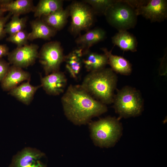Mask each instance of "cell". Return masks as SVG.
<instances>
[{
    "mask_svg": "<svg viewBox=\"0 0 167 167\" xmlns=\"http://www.w3.org/2000/svg\"><path fill=\"white\" fill-rule=\"evenodd\" d=\"M61 102L66 116L76 125L85 124L107 110L105 104L95 99L80 85H70Z\"/></svg>",
    "mask_w": 167,
    "mask_h": 167,
    "instance_id": "cell-1",
    "label": "cell"
},
{
    "mask_svg": "<svg viewBox=\"0 0 167 167\" xmlns=\"http://www.w3.org/2000/svg\"><path fill=\"white\" fill-rule=\"evenodd\" d=\"M117 82V77L113 71L110 68H105L89 72L84 77L80 86L101 103L110 104L113 102Z\"/></svg>",
    "mask_w": 167,
    "mask_h": 167,
    "instance_id": "cell-2",
    "label": "cell"
},
{
    "mask_svg": "<svg viewBox=\"0 0 167 167\" xmlns=\"http://www.w3.org/2000/svg\"><path fill=\"white\" fill-rule=\"evenodd\" d=\"M89 127L93 141L101 147L114 146L122 134L121 124L114 117H107L92 122L90 123Z\"/></svg>",
    "mask_w": 167,
    "mask_h": 167,
    "instance_id": "cell-3",
    "label": "cell"
},
{
    "mask_svg": "<svg viewBox=\"0 0 167 167\" xmlns=\"http://www.w3.org/2000/svg\"><path fill=\"white\" fill-rule=\"evenodd\" d=\"M104 15L108 23L118 31L133 28L136 24L135 8L129 0H116Z\"/></svg>",
    "mask_w": 167,
    "mask_h": 167,
    "instance_id": "cell-4",
    "label": "cell"
},
{
    "mask_svg": "<svg viewBox=\"0 0 167 167\" xmlns=\"http://www.w3.org/2000/svg\"><path fill=\"white\" fill-rule=\"evenodd\" d=\"M113 102L115 111L122 117L136 116L142 111L141 96L138 91L131 87H126L118 90Z\"/></svg>",
    "mask_w": 167,
    "mask_h": 167,
    "instance_id": "cell-5",
    "label": "cell"
},
{
    "mask_svg": "<svg viewBox=\"0 0 167 167\" xmlns=\"http://www.w3.org/2000/svg\"><path fill=\"white\" fill-rule=\"evenodd\" d=\"M71 22L69 30L74 36L92 26L96 15L91 7L84 1L73 2L68 6Z\"/></svg>",
    "mask_w": 167,
    "mask_h": 167,
    "instance_id": "cell-6",
    "label": "cell"
},
{
    "mask_svg": "<svg viewBox=\"0 0 167 167\" xmlns=\"http://www.w3.org/2000/svg\"><path fill=\"white\" fill-rule=\"evenodd\" d=\"M65 57L61 43L57 41L44 44L38 55L46 75L59 71L61 64L64 61Z\"/></svg>",
    "mask_w": 167,
    "mask_h": 167,
    "instance_id": "cell-7",
    "label": "cell"
},
{
    "mask_svg": "<svg viewBox=\"0 0 167 167\" xmlns=\"http://www.w3.org/2000/svg\"><path fill=\"white\" fill-rule=\"evenodd\" d=\"M45 155L39 150L25 147L14 155L8 167H47Z\"/></svg>",
    "mask_w": 167,
    "mask_h": 167,
    "instance_id": "cell-8",
    "label": "cell"
},
{
    "mask_svg": "<svg viewBox=\"0 0 167 167\" xmlns=\"http://www.w3.org/2000/svg\"><path fill=\"white\" fill-rule=\"evenodd\" d=\"M38 48L37 45L33 44L17 47L7 55L9 63L21 68L33 65L38 58Z\"/></svg>",
    "mask_w": 167,
    "mask_h": 167,
    "instance_id": "cell-9",
    "label": "cell"
},
{
    "mask_svg": "<svg viewBox=\"0 0 167 167\" xmlns=\"http://www.w3.org/2000/svg\"><path fill=\"white\" fill-rule=\"evenodd\" d=\"M137 15H141L152 22H161L167 17V2L165 0H151L136 9Z\"/></svg>",
    "mask_w": 167,
    "mask_h": 167,
    "instance_id": "cell-10",
    "label": "cell"
},
{
    "mask_svg": "<svg viewBox=\"0 0 167 167\" xmlns=\"http://www.w3.org/2000/svg\"><path fill=\"white\" fill-rule=\"evenodd\" d=\"M41 87L47 94L56 96L64 92L67 80L64 73L59 71L41 78Z\"/></svg>",
    "mask_w": 167,
    "mask_h": 167,
    "instance_id": "cell-11",
    "label": "cell"
},
{
    "mask_svg": "<svg viewBox=\"0 0 167 167\" xmlns=\"http://www.w3.org/2000/svg\"><path fill=\"white\" fill-rule=\"evenodd\" d=\"M30 75L22 68L13 65L11 66L5 77L1 82L2 88L9 91L25 80H30Z\"/></svg>",
    "mask_w": 167,
    "mask_h": 167,
    "instance_id": "cell-12",
    "label": "cell"
},
{
    "mask_svg": "<svg viewBox=\"0 0 167 167\" xmlns=\"http://www.w3.org/2000/svg\"><path fill=\"white\" fill-rule=\"evenodd\" d=\"M106 32L103 29L96 28L87 31L84 34L79 36L75 40L79 48L82 50L84 54L89 51L90 47L104 40Z\"/></svg>",
    "mask_w": 167,
    "mask_h": 167,
    "instance_id": "cell-13",
    "label": "cell"
},
{
    "mask_svg": "<svg viewBox=\"0 0 167 167\" xmlns=\"http://www.w3.org/2000/svg\"><path fill=\"white\" fill-rule=\"evenodd\" d=\"M34 7L31 0H0V8L12 15L19 16L33 11Z\"/></svg>",
    "mask_w": 167,
    "mask_h": 167,
    "instance_id": "cell-14",
    "label": "cell"
},
{
    "mask_svg": "<svg viewBox=\"0 0 167 167\" xmlns=\"http://www.w3.org/2000/svg\"><path fill=\"white\" fill-rule=\"evenodd\" d=\"M83 55L82 50L78 48L65 55L66 69L70 76L74 79H77L79 76L83 64Z\"/></svg>",
    "mask_w": 167,
    "mask_h": 167,
    "instance_id": "cell-15",
    "label": "cell"
},
{
    "mask_svg": "<svg viewBox=\"0 0 167 167\" xmlns=\"http://www.w3.org/2000/svg\"><path fill=\"white\" fill-rule=\"evenodd\" d=\"M32 31L28 33V40L37 39L49 40L54 36L56 31L50 27L42 19L37 18L30 22Z\"/></svg>",
    "mask_w": 167,
    "mask_h": 167,
    "instance_id": "cell-16",
    "label": "cell"
},
{
    "mask_svg": "<svg viewBox=\"0 0 167 167\" xmlns=\"http://www.w3.org/2000/svg\"><path fill=\"white\" fill-rule=\"evenodd\" d=\"M101 49L107 56L108 64L113 71L125 75H128L131 73V66L128 61L121 56L113 54L112 50L109 51L105 48H101Z\"/></svg>",
    "mask_w": 167,
    "mask_h": 167,
    "instance_id": "cell-17",
    "label": "cell"
},
{
    "mask_svg": "<svg viewBox=\"0 0 167 167\" xmlns=\"http://www.w3.org/2000/svg\"><path fill=\"white\" fill-rule=\"evenodd\" d=\"M29 81H27L11 89L9 91V94L24 104L29 105L37 90L41 87V85L33 86L30 84Z\"/></svg>",
    "mask_w": 167,
    "mask_h": 167,
    "instance_id": "cell-18",
    "label": "cell"
},
{
    "mask_svg": "<svg viewBox=\"0 0 167 167\" xmlns=\"http://www.w3.org/2000/svg\"><path fill=\"white\" fill-rule=\"evenodd\" d=\"M83 63L87 71L91 72L105 68L108 64V59L104 54H100L88 51L83 55Z\"/></svg>",
    "mask_w": 167,
    "mask_h": 167,
    "instance_id": "cell-19",
    "label": "cell"
},
{
    "mask_svg": "<svg viewBox=\"0 0 167 167\" xmlns=\"http://www.w3.org/2000/svg\"><path fill=\"white\" fill-rule=\"evenodd\" d=\"M112 43L123 51H137V42L135 37L127 31H120L112 38Z\"/></svg>",
    "mask_w": 167,
    "mask_h": 167,
    "instance_id": "cell-20",
    "label": "cell"
},
{
    "mask_svg": "<svg viewBox=\"0 0 167 167\" xmlns=\"http://www.w3.org/2000/svg\"><path fill=\"white\" fill-rule=\"evenodd\" d=\"M69 16L70 14L68 6L65 9L62 8L49 15L43 16L41 19L57 31L61 30L64 27Z\"/></svg>",
    "mask_w": 167,
    "mask_h": 167,
    "instance_id": "cell-21",
    "label": "cell"
},
{
    "mask_svg": "<svg viewBox=\"0 0 167 167\" xmlns=\"http://www.w3.org/2000/svg\"><path fill=\"white\" fill-rule=\"evenodd\" d=\"M63 5L61 0H40L33 10L34 16L40 18L63 8Z\"/></svg>",
    "mask_w": 167,
    "mask_h": 167,
    "instance_id": "cell-22",
    "label": "cell"
},
{
    "mask_svg": "<svg viewBox=\"0 0 167 167\" xmlns=\"http://www.w3.org/2000/svg\"><path fill=\"white\" fill-rule=\"evenodd\" d=\"M27 19L26 17L20 18L19 16L13 15L11 20L5 26V33L11 35L24 30L26 26Z\"/></svg>",
    "mask_w": 167,
    "mask_h": 167,
    "instance_id": "cell-23",
    "label": "cell"
},
{
    "mask_svg": "<svg viewBox=\"0 0 167 167\" xmlns=\"http://www.w3.org/2000/svg\"><path fill=\"white\" fill-rule=\"evenodd\" d=\"M116 0H85L83 1L89 5L95 14H104L107 9Z\"/></svg>",
    "mask_w": 167,
    "mask_h": 167,
    "instance_id": "cell-24",
    "label": "cell"
},
{
    "mask_svg": "<svg viewBox=\"0 0 167 167\" xmlns=\"http://www.w3.org/2000/svg\"><path fill=\"white\" fill-rule=\"evenodd\" d=\"M28 33L23 30L10 35L6 40L16 44L17 47H20L28 44Z\"/></svg>",
    "mask_w": 167,
    "mask_h": 167,
    "instance_id": "cell-25",
    "label": "cell"
},
{
    "mask_svg": "<svg viewBox=\"0 0 167 167\" xmlns=\"http://www.w3.org/2000/svg\"><path fill=\"white\" fill-rule=\"evenodd\" d=\"M10 67L9 62L2 59H0V81L1 82L7 74Z\"/></svg>",
    "mask_w": 167,
    "mask_h": 167,
    "instance_id": "cell-26",
    "label": "cell"
},
{
    "mask_svg": "<svg viewBox=\"0 0 167 167\" xmlns=\"http://www.w3.org/2000/svg\"><path fill=\"white\" fill-rule=\"evenodd\" d=\"M12 14L9 12L6 16L0 17V40L3 38L6 35L4 29L5 26Z\"/></svg>",
    "mask_w": 167,
    "mask_h": 167,
    "instance_id": "cell-27",
    "label": "cell"
},
{
    "mask_svg": "<svg viewBox=\"0 0 167 167\" xmlns=\"http://www.w3.org/2000/svg\"><path fill=\"white\" fill-rule=\"evenodd\" d=\"M9 49L6 45H0V59L3 56L7 55Z\"/></svg>",
    "mask_w": 167,
    "mask_h": 167,
    "instance_id": "cell-28",
    "label": "cell"
},
{
    "mask_svg": "<svg viewBox=\"0 0 167 167\" xmlns=\"http://www.w3.org/2000/svg\"><path fill=\"white\" fill-rule=\"evenodd\" d=\"M5 11L3 10L0 8V17L3 16V15Z\"/></svg>",
    "mask_w": 167,
    "mask_h": 167,
    "instance_id": "cell-29",
    "label": "cell"
}]
</instances>
